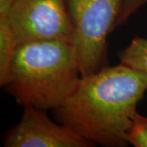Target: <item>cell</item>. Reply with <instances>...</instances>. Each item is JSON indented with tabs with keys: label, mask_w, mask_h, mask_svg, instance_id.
Segmentation results:
<instances>
[{
	"label": "cell",
	"mask_w": 147,
	"mask_h": 147,
	"mask_svg": "<svg viewBox=\"0 0 147 147\" xmlns=\"http://www.w3.org/2000/svg\"><path fill=\"white\" fill-rule=\"evenodd\" d=\"M147 91V73L119 64L82 76L76 90L53 110L57 120L84 139L105 147H124Z\"/></svg>",
	"instance_id": "1"
},
{
	"label": "cell",
	"mask_w": 147,
	"mask_h": 147,
	"mask_svg": "<svg viewBox=\"0 0 147 147\" xmlns=\"http://www.w3.org/2000/svg\"><path fill=\"white\" fill-rule=\"evenodd\" d=\"M81 77L71 43L29 42L18 46L6 88L19 105L54 110L76 90Z\"/></svg>",
	"instance_id": "2"
},
{
	"label": "cell",
	"mask_w": 147,
	"mask_h": 147,
	"mask_svg": "<svg viewBox=\"0 0 147 147\" xmlns=\"http://www.w3.org/2000/svg\"><path fill=\"white\" fill-rule=\"evenodd\" d=\"M74 30L73 47L82 76L107 64V36L123 0H65Z\"/></svg>",
	"instance_id": "3"
},
{
	"label": "cell",
	"mask_w": 147,
	"mask_h": 147,
	"mask_svg": "<svg viewBox=\"0 0 147 147\" xmlns=\"http://www.w3.org/2000/svg\"><path fill=\"white\" fill-rule=\"evenodd\" d=\"M7 17L19 45L52 41L73 45L74 30L65 0H17Z\"/></svg>",
	"instance_id": "4"
},
{
	"label": "cell",
	"mask_w": 147,
	"mask_h": 147,
	"mask_svg": "<svg viewBox=\"0 0 147 147\" xmlns=\"http://www.w3.org/2000/svg\"><path fill=\"white\" fill-rule=\"evenodd\" d=\"M5 147H92L69 127L51 120L44 110L24 106L21 121L6 134Z\"/></svg>",
	"instance_id": "5"
},
{
	"label": "cell",
	"mask_w": 147,
	"mask_h": 147,
	"mask_svg": "<svg viewBox=\"0 0 147 147\" xmlns=\"http://www.w3.org/2000/svg\"><path fill=\"white\" fill-rule=\"evenodd\" d=\"M18 46L8 18L0 17V85L2 87H6L9 82Z\"/></svg>",
	"instance_id": "6"
},
{
	"label": "cell",
	"mask_w": 147,
	"mask_h": 147,
	"mask_svg": "<svg viewBox=\"0 0 147 147\" xmlns=\"http://www.w3.org/2000/svg\"><path fill=\"white\" fill-rule=\"evenodd\" d=\"M121 64L147 73V38L135 37L118 53Z\"/></svg>",
	"instance_id": "7"
},
{
	"label": "cell",
	"mask_w": 147,
	"mask_h": 147,
	"mask_svg": "<svg viewBox=\"0 0 147 147\" xmlns=\"http://www.w3.org/2000/svg\"><path fill=\"white\" fill-rule=\"evenodd\" d=\"M128 144L135 147H147V117L136 112L127 136Z\"/></svg>",
	"instance_id": "8"
},
{
	"label": "cell",
	"mask_w": 147,
	"mask_h": 147,
	"mask_svg": "<svg viewBox=\"0 0 147 147\" xmlns=\"http://www.w3.org/2000/svg\"><path fill=\"white\" fill-rule=\"evenodd\" d=\"M146 3L147 0H123L119 15L114 26V30L115 28L121 26L127 22L137 10H139Z\"/></svg>",
	"instance_id": "9"
},
{
	"label": "cell",
	"mask_w": 147,
	"mask_h": 147,
	"mask_svg": "<svg viewBox=\"0 0 147 147\" xmlns=\"http://www.w3.org/2000/svg\"><path fill=\"white\" fill-rule=\"evenodd\" d=\"M17 0H0V17H7Z\"/></svg>",
	"instance_id": "10"
}]
</instances>
